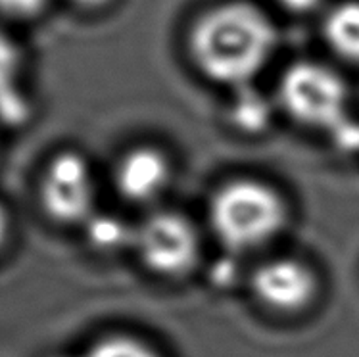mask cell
I'll list each match as a JSON object with an SVG mask.
<instances>
[{
	"label": "cell",
	"instance_id": "8fae6325",
	"mask_svg": "<svg viewBox=\"0 0 359 357\" xmlns=\"http://www.w3.org/2000/svg\"><path fill=\"white\" fill-rule=\"evenodd\" d=\"M271 102L262 93H257L250 85L238 88V96L231 106V119L238 131L262 133L271 123Z\"/></svg>",
	"mask_w": 359,
	"mask_h": 357
},
{
	"label": "cell",
	"instance_id": "9a60e30c",
	"mask_svg": "<svg viewBox=\"0 0 359 357\" xmlns=\"http://www.w3.org/2000/svg\"><path fill=\"white\" fill-rule=\"evenodd\" d=\"M8 234H10V215H8L6 208L0 204V248L4 246Z\"/></svg>",
	"mask_w": 359,
	"mask_h": 357
},
{
	"label": "cell",
	"instance_id": "4fadbf2b",
	"mask_svg": "<svg viewBox=\"0 0 359 357\" xmlns=\"http://www.w3.org/2000/svg\"><path fill=\"white\" fill-rule=\"evenodd\" d=\"M52 0H0V14L10 20H31L43 14Z\"/></svg>",
	"mask_w": 359,
	"mask_h": 357
},
{
	"label": "cell",
	"instance_id": "3957f363",
	"mask_svg": "<svg viewBox=\"0 0 359 357\" xmlns=\"http://www.w3.org/2000/svg\"><path fill=\"white\" fill-rule=\"evenodd\" d=\"M279 102L298 123L330 133L348 117V87L332 67L302 60L283 73Z\"/></svg>",
	"mask_w": 359,
	"mask_h": 357
},
{
	"label": "cell",
	"instance_id": "5bb4252c",
	"mask_svg": "<svg viewBox=\"0 0 359 357\" xmlns=\"http://www.w3.org/2000/svg\"><path fill=\"white\" fill-rule=\"evenodd\" d=\"M275 2L292 14H308L323 4V0H275Z\"/></svg>",
	"mask_w": 359,
	"mask_h": 357
},
{
	"label": "cell",
	"instance_id": "2e32d148",
	"mask_svg": "<svg viewBox=\"0 0 359 357\" xmlns=\"http://www.w3.org/2000/svg\"><path fill=\"white\" fill-rule=\"evenodd\" d=\"M69 2L75 6L85 8V10H98V8L108 6L111 0H69Z\"/></svg>",
	"mask_w": 359,
	"mask_h": 357
},
{
	"label": "cell",
	"instance_id": "6da1fadb",
	"mask_svg": "<svg viewBox=\"0 0 359 357\" xmlns=\"http://www.w3.org/2000/svg\"><path fill=\"white\" fill-rule=\"evenodd\" d=\"M277 48L271 18L252 2L233 0L200 15L189 35L194 66L227 87H246L264 72Z\"/></svg>",
	"mask_w": 359,
	"mask_h": 357
},
{
	"label": "cell",
	"instance_id": "5b68a950",
	"mask_svg": "<svg viewBox=\"0 0 359 357\" xmlns=\"http://www.w3.org/2000/svg\"><path fill=\"white\" fill-rule=\"evenodd\" d=\"M41 204L58 223H85L95 213V179L83 156L64 152L48 163L41 181Z\"/></svg>",
	"mask_w": 359,
	"mask_h": 357
},
{
	"label": "cell",
	"instance_id": "7a4b0ae2",
	"mask_svg": "<svg viewBox=\"0 0 359 357\" xmlns=\"http://www.w3.org/2000/svg\"><path fill=\"white\" fill-rule=\"evenodd\" d=\"M208 215L217 241L236 254L275 241L288 217L279 192L254 179H236L223 184L213 194Z\"/></svg>",
	"mask_w": 359,
	"mask_h": 357
},
{
	"label": "cell",
	"instance_id": "7c38bea8",
	"mask_svg": "<svg viewBox=\"0 0 359 357\" xmlns=\"http://www.w3.org/2000/svg\"><path fill=\"white\" fill-rule=\"evenodd\" d=\"M67 357H161L150 344L129 335L106 336L90 344L87 350Z\"/></svg>",
	"mask_w": 359,
	"mask_h": 357
},
{
	"label": "cell",
	"instance_id": "30bf717a",
	"mask_svg": "<svg viewBox=\"0 0 359 357\" xmlns=\"http://www.w3.org/2000/svg\"><path fill=\"white\" fill-rule=\"evenodd\" d=\"M85 231H87L88 244L106 254L133 246L135 241V227L110 213H100V215L93 213L85 221Z\"/></svg>",
	"mask_w": 359,
	"mask_h": 357
},
{
	"label": "cell",
	"instance_id": "8992f818",
	"mask_svg": "<svg viewBox=\"0 0 359 357\" xmlns=\"http://www.w3.org/2000/svg\"><path fill=\"white\" fill-rule=\"evenodd\" d=\"M256 298L279 314H298L316 299V273L306 263L279 257L262 263L252 275Z\"/></svg>",
	"mask_w": 359,
	"mask_h": 357
},
{
	"label": "cell",
	"instance_id": "52a82bcc",
	"mask_svg": "<svg viewBox=\"0 0 359 357\" xmlns=\"http://www.w3.org/2000/svg\"><path fill=\"white\" fill-rule=\"evenodd\" d=\"M116 189L133 204H150L165 192L171 181V166L165 154L152 146L129 150L116 168Z\"/></svg>",
	"mask_w": 359,
	"mask_h": 357
},
{
	"label": "cell",
	"instance_id": "9c48e42d",
	"mask_svg": "<svg viewBox=\"0 0 359 357\" xmlns=\"http://www.w3.org/2000/svg\"><path fill=\"white\" fill-rule=\"evenodd\" d=\"M323 36L338 58L359 66V0H342L330 8Z\"/></svg>",
	"mask_w": 359,
	"mask_h": 357
},
{
	"label": "cell",
	"instance_id": "ba28073f",
	"mask_svg": "<svg viewBox=\"0 0 359 357\" xmlns=\"http://www.w3.org/2000/svg\"><path fill=\"white\" fill-rule=\"evenodd\" d=\"M22 54L14 41L0 31V119L8 125L23 123L29 116L27 100L15 87Z\"/></svg>",
	"mask_w": 359,
	"mask_h": 357
},
{
	"label": "cell",
	"instance_id": "277c9868",
	"mask_svg": "<svg viewBox=\"0 0 359 357\" xmlns=\"http://www.w3.org/2000/svg\"><path fill=\"white\" fill-rule=\"evenodd\" d=\"M133 248L148 271L177 278L191 273L200 255V238L189 219L175 212H156L135 227Z\"/></svg>",
	"mask_w": 359,
	"mask_h": 357
}]
</instances>
